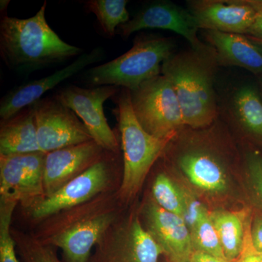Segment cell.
I'll use <instances>...</instances> for the list:
<instances>
[{
  "label": "cell",
  "instance_id": "cell-19",
  "mask_svg": "<svg viewBox=\"0 0 262 262\" xmlns=\"http://www.w3.org/2000/svg\"><path fill=\"white\" fill-rule=\"evenodd\" d=\"M220 237L226 259L236 262L244 248L246 228L251 220L249 211H216L210 213Z\"/></svg>",
  "mask_w": 262,
  "mask_h": 262
},
{
  "label": "cell",
  "instance_id": "cell-29",
  "mask_svg": "<svg viewBox=\"0 0 262 262\" xmlns=\"http://www.w3.org/2000/svg\"><path fill=\"white\" fill-rule=\"evenodd\" d=\"M251 234L253 246L256 251L262 253V214H257L253 218Z\"/></svg>",
  "mask_w": 262,
  "mask_h": 262
},
{
  "label": "cell",
  "instance_id": "cell-14",
  "mask_svg": "<svg viewBox=\"0 0 262 262\" xmlns=\"http://www.w3.org/2000/svg\"><path fill=\"white\" fill-rule=\"evenodd\" d=\"M188 5L203 30L247 35L257 14L248 0H196Z\"/></svg>",
  "mask_w": 262,
  "mask_h": 262
},
{
  "label": "cell",
  "instance_id": "cell-16",
  "mask_svg": "<svg viewBox=\"0 0 262 262\" xmlns=\"http://www.w3.org/2000/svg\"><path fill=\"white\" fill-rule=\"evenodd\" d=\"M103 57V50L96 48L89 53L81 55L70 65L56 71L53 75L31 81L11 90L0 101L1 120L9 119L24 108L32 106L40 100L46 92L54 89L63 81L77 75L85 67L102 59Z\"/></svg>",
  "mask_w": 262,
  "mask_h": 262
},
{
  "label": "cell",
  "instance_id": "cell-33",
  "mask_svg": "<svg viewBox=\"0 0 262 262\" xmlns=\"http://www.w3.org/2000/svg\"><path fill=\"white\" fill-rule=\"evenodd\" d=\"M168 262H189V261H169Z\"/></svg>",
  "mask_w": 262,
  "mask_h": 262
},
{
  "label": "cell",
  "instance_id": "cell-13",
  "mask_svg": "<svg viewBox=\"0 0 262 262\" xmlns=\"http://www.w3.org/2000/svg\"><path fill=\"white\" fill-rule=\"evenodd\" d=\"M106 150L92 140L46 155L44 190L51 195L99 161Z\"/></svg>",
  "mask_w": 262,
  "mask_h": 262
},
{
  "label": "cell",
  "instance_id": "cell-32",
  "mask_svg": "<svg viewBox=\"0 0 262 262\" xmlns=\"http://www.w3.org/2000/svg\"><path fill=\"white\" fill-rule=\"evenodd\" d=\"M246 36H247L248 39H249L262 53V38L251 37V36L248 35Z\"/></svg>",
  "mask_w": 262,
  "mask_h": 262
},
{
  "label": "cell",
  "instance_id": "cell-18",
  "mask_svg": "<svg viewBox=\"0 0 262 262\" xmlns=\"http://www.w3.org/2000/svg\"><path fill=\"white\" fill-rule=\"evenodd\" d=\"M39 151H41L38 144L37 125L32 105L9 119L1 120L0 155Z\"/></svg>",
  "mask_w": 262,
  "mask_h": 262
},
{
  "label": "cell",
  "instance_id": "cell-22",
  "mask_svg": "<svg viewBox=\"0 0 262 262\" xmlns=\"http://www.w3.org/2000/svg\"><path fill=\"white\" fill-rule=\"evenodd\" d=\"M151 198L163 209L182 217L184 196L182 189L168 174L160 173L155 177L151 187Z\"/></svg>",
  "mask_w": 262,
  "mask_h": 262
},
{
  "label": "cell",
  "instance_id": "cell-17",
  "mask_svg": "<svg viewBox=\"0 0 262 262\" xmlns=\"http://www.w3.org/2000/svg\"><path fill=\"white\" fill-rule=\"evenodd\" d=\"M203 36L214 50L219 67H238L262 76V53L247 36L214 30H203Z\"/></svg>",
  "mask_w": 262,
  "mask_h": 262
},
{
  "label": "cell",
  "instance_id": "cell-34",
  "mask_svg": "<svg viewBox=\"0 0 262 262\" xmlns=\"http://www.w3.org/2000/svg\"><path fill=\"white\" fill-rule=\"evenodd\" d=\"M261 254H262V253H261ZM261 258H262V255H261Z\"/></svg>",
  "mask_w": 262,
  "mask_h": 262
},
{
  "label": "cell",
  "instance_id": "cell-8",
  "mask_svg": "<svg viewBox=\"0 0 262 262\" xmlns=\"http://www.w3.org/2000/svg\"><path fill=\"white\" fill-rule=\"evenodd\" d=\"M163 248L143 227L139 215L115 222L90 262H158Z\"/></svg>",
  "mask_w": 262,
  "mask_h": 262
},
{
  "label": "cell",
  "instance_id": "cell-25",
  "mask_svg": "<svg viewBox=\"0 0 262 262\" xmlns=\"http://www.w3.org/2000/svg\"><path fill=\"white\" fill-rule=\"evenodd\" d=\"M24 262H61L51 246L42 244L34 236L12 232Z\"/></svg>",
  "mask_w": 262,
  "mask_h": 262
},
{
  "label": "cell",
  "instance_id": "cell-12",
  "mask_svg": "<svg viewBox=\"0 0 262 262\" xmlns=\"http://www.w3.org/2000/svg\"><path fill=\"white\" fill-rule=\"evenodd\" d=\"M146 29L172 31L185 38L196 51L209 48L198 37L199 26L192 13L171 2L155 1L146 5L134 18L120 25L116 34L127 39L133 33Z\"/></svg>",
  "mask_w": 262,
  "mask_h": 262
},
{
  "label": "cell",
  "instance_id": "cell-28",
  "mask_svg": "<svg viewBox=\"0 0 262 262\" xmlns=\"http://www.w3.org/2000/svg\"><path fill=\"white\" fill-rule=\"evenodd\" d=\"M252 219L248 222L242 253L236 262H262L261 253L256 251L251 239V228Z\"/></svg>",
  "mask_w": 262,
  "mask_h": 262
},
{
  "label": "cell",
  "instance_id": "cell-26",
  "mask_svg": "<svg viewBox=\"0 0 262 262\" xmlns=\"http://www.w3.org/2000/svg\"><path fill=\"white\" fill-rule=\"evenodd\" d=\"M244 164L248 196L262 214V155L255 150L248 151Z\"/></svg>",
  "mask_w": 262,
  "mask_h": 262
},
{
  "label": "cell",
  "instance_id": "cell-23",
  "mask_svg": "<svg viewBox=\"0 0 262 262\" xmlns=\"http://www.w3.org/2000/svg\"><path fill=\"white\" fill-rule=\"evenodd\" d=\"M193 248L196 251L225 258L220 237L212 222L210 213L190 230Z\"/></svg>",
  "mask_w": 262,
  "mask_h": 262
},
{
  "label": "cell",
  "instance_id": "cell-20",
  "mask_svg": "<svg viewBox=\"0 0 262 262\" xmlns=\"http://www.w3.org/2000/svg\"><path fill=\"white\" fill-rule=\"evenodd\" d=\"M231 115L253 141L262 146V98L252 85L241 86L234 92Z\"/></svg>",
  "mask_w": 262,
  "mask_h": 262
},
{
  "label": "cell",
  "instance_id": "cell-10",
  "mask_svg": "<svg viewBox=\"0 0 262 262\" xmlns=\"http://www.w3.org/2000/svg\"><path fill=\"white\" fill-rule=\"evenodd\" d=\"M45 153L0 155V198L27 210L46 196Z\"/></svg>",
  "mask_w": 262,
  "mask_h": 262
},
{
  "label": "cell",
  "instance_id": "cell-30",
  "mask_svg": "<svg viewBox=\"0 0 262 262\" xmlns=\"http://www.w3.org/2000/svg\"><path fill=\"white\" fill-rule=\"evenodd\" d=\"M189 262H229L225 258L217 257L213 255L194 250L189 259Z\"/></svg>",
  "mask_w": 262,
  "mask_h": 262
},
{
  "label": "cell",
  "instance_id": "cell-4",
  "mask_svg": "<svg viewBox=\"0 0 262 262\" xmlns=\"http://www.w3.org/2000/svg\"><path fill=\"white\" fill-rule=\"evenodd\" d=\"M112 99L122 150V182L117 194L120 203L127 204L140 192L150 170L175 136L158 138L146 132L134 113L129 90L120 88Z\"/></svg>",
  "mask_w": 262,
  "mask_h": 262
},
{
  "label": "cell",
  "instance_id": "cell-2",
  "mask_svg": "<svg viewBox=\"0 0 262 262\" xmlns=\"http://www.w3.org/2000/svg\"><path fill=\"white\" fill-rule=\"evenodd\" d=\"M47 2L33 17L5 15L0 22V56L10 70L28 74L68 61L82 48L65 42L46 18Z\"/></svg>",
  "mask_w": 262,
  "mask_h": 262
},
{
  "label": "cell",
  "instance_id": "cell-31",
  "mask_svg": "<svg viewBox=\"0 0 262 262\" xmlns=\"http://www.w3.org/2000/svg\"><path fill=\"white\" fill-rule=\"evenodd\" d=\"M247 35L262 38V10L257 12L254 22L248 31Z\"/></svg>",
  "mask_w": 262,
  "mask_h": 262
},
{
  "label": "cell",
  "instance_id": "cell-5",
  "mask_svg": "<svg viewBox=\"0 0 262 262\" xmlns=\"http://www.w3.org/2000/svg\"><path fill=\"white\" fill-rule=\"evenodd\" d=\"M175 47L171 38L141 36L122 56L88 70L86 79L93 86L113 85L134 91L161 75L162 65L173 54Z\"/></svg>",
  "mask_w": 262,
  "mask_h": 262
},
{
  "label": "cell",
  "instance_id": "cell-3",
  "mask_svg": "<svg viewBox=\"0 0 262 262\" xmlns=\"http://www.w3.org/2000/svg\"><path fill=\"white\" fill-rule=\"evenodd\" d=\"M214 50L173 53L162 65L161 75L173 85L182 108L184 125L201 128L219 117L214 76L218 67Z\"/></svg>",
  "mask_w": 262,
  "mask_h": 262
},
{
  "label": "cell",
  "instance_id": "cell-6",
  "mask_svg": "<svg viewBox=\"0 0 262 262\" xmlns=\"http://www.w3.org/2000/svg\"><path fill=\"white\" fill-rule=\"evenodd\" d=\"M130 92L135 116L143 128L151 135L171 137L184 126L177 95L165 76L153 77Z\"/></svg>",
  "mask_w": 262,
  "mask_h": 262
},
{
  "label": "cell",
  "instance_id": "cell-9",
  "mask_svg": "<svg viewBox=\"0 0 262 262\" xmlns=\"http://www.w3.org/2000/svg\"><path fill=\"white\" fill-rule=\"evenodd\" d=\"M120 89L113 85L87 89L71 84L59 90L53 97L80 117L98 145L106 151L119 154L120 142L105 117L103 103L115 96Z\"/></svg>",
  "mask_w": 262,
  "mask_h": 262
},
{
  "label": "cell",
  "instance_id": "cell-11",
  "mask_svg": "<svg viewBox=\"0 0 262 262\" xmlns=\"http://www.w3.org/2000/svg\"><path fill=\"white\" fill-rule=\"evenodd\" d=\"M32 106L38 144L45 154L93 140L76 114L54 97L41 98Z\"/></svg>",
  "mask_w": 262,
  "mask_h": 262
},
{
  "label": "cell",
  "instance_id": "cell-35",
  "mask_svg": "<svg viewBox=\"0 0 262 262\" xmlns=\"http://www.w3.org/2000/svg\"></svg>",
  "mask_w": 262,
  "mask_h": 262
},
{
  "label": "cell",
  "instance_id": "cell-24",
  "mask_svg": "<svg viewBox=\"0 0 262 262\" xmlns=\"http://www.w3.org/2000/svg\"><path fill=\"white\" fill-rule=\"evenodd\" d=\"M18 204L15 201L0 199V262H19L10 230L12 216Z\"/></svg>",
  "mask_w": 262,
  "mask_h": 262
},
{
  "label": "cell",
  "instance_id": "cell-21",
  "mask_svg": "<svg viewBox=\"0 0 262 262\" xmlns=\"http://www.w3.org/2000/svg\"><path fill=\"white\" fill-rule=\"evenodd\" d=\"M127 0H89L85 2V8L94 13L103 32L114 37L117 29L128 21Z\"/></svg>",
  "mask_w": 262,
  "mask_h": 262
},
{
  "label": "cell",
  "instance_id": "cell-7",
  "mask_svg": "<svg viewBox=\"0 0 262 262\" xmlns=\"http://www.w3.org/2000/svg\"><path fill=\"white\" fill-rule=\"evenodd\" d=\"M117 155L106 151L99 161L84 173L26 210L29 218L39 223L58 212L79 206L99 194L113 191L115 156Z\"/></svg>",
  "mask_w": 262,
  "mask_h": 262
},
{
  "label": "cell",
  "instance_id": "cell-27",
  "mask_svg": "<svg viewBox=\"0 0 262 262\" xmlns=\"http://www.w3.org/2000/svg\"><path fill=\"white\" fill-rule=\"evenodd\" d=\"M182 189L184 196V212L182 218L190 231L205 216L209 214L210 212L201 201L188 192L187 189Z\"/></svg>",
  "mask_w": 262,
  "mask_h": 262
},
{
  "label": "cell",
  "instance_id": "cell-1",
  "mask_svg": "<svg viewBox=\"0 0 262 262\" xmlns=\"http://www.w3.org/2000/svg\"><path fill=\"white\" fill-rule=\"evenodd\" d=\"M120 202L113 190L103 193L39 222L33 236L60 248L65 262H90L93 248L118 220Z\"/></svg>",
  "mask_w": 262,
  "mask_h": 262
},
{
  "label": "cell",
  "instance_id": "cell-15",
  "mask_svg": "<svg viewBox=\"0 0 262 262\" xmlns=\"http://www.w3.org/2000/svg\"><path fill=\"white\" fill-rule=\"evenodd\" d=\"M146 229L169 261H189L194 251L190 231L180 215L170 213L150 198L143 207Z\"/></svg>",
  "mask_w": 262,
  "mask_h": 262
}]
</instances>
